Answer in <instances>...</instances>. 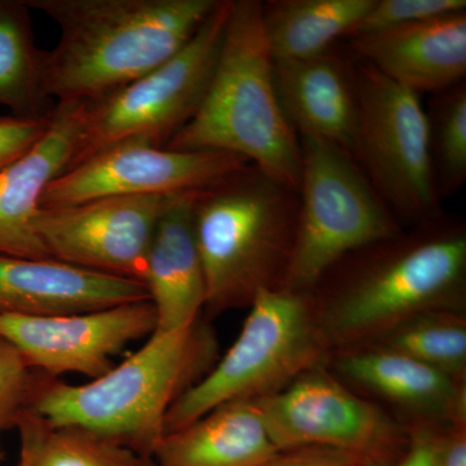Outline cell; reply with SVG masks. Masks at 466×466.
<instances>
[{"mask_svg": "<svg viewBox=\"0 0 466 466\" xmlns=\"http://www.w3.org/2000/svg\"><path fill=\"white\" fill-rule=\"evenodd\" d=\"M196 195L170 198L150 242L144 285L157 318L155 333L195 324L207 305V283L193 231Z\"/></svg>", "mask_w": 466, "mask_h": 466, "instance_id": "ac0fdd59", "label": "cell"}, {"mask_svg": "<svg viewBox=\"0 0 466 466\" xmlns=\"http://www.w3.org/2000/svg\"><path fill=\"white\" fill-rule=\"evenodd\" d=\"M231 0H218L198 33L170 60L112 94L84 103L72 164L124 142L167 143L191 121L210 84Z\"/></svg>", "mask_w": 466, "mask_h": 466, "instance_id": "9c48e42d", "label": "cell"}, {"mask_svg": "<svg viewBox=\"0 0 466 466\" xmlns=\"http://www.w3.org/2000/svg\"><path fill=\"white\" fill-rule=\"evenodd\" d=\"M366 465L359 460L327 449H299L283 451L262 466H354ZM370 466V465H368Z\"/></svg>", "mask_w": 466, "mask_h": 466, "instance_id": "f1b7e54d", "label": "cell"}, {"mask_svg": "<svg viewBox=\"0 0 466 466\" xmlns=\"http://www.w3.org/2000/svg\"><path fill=\"white\" fill-rule=\"evenodd\" d=\"M50 121L51 113L43 118L0 116V170L29 152L48 130Z\"/></svg>", "mask_w": 466, "mask_h": 466, "instance_id": "83f0119b", "label": "cell"}, {"mask_svg": "<svg viewBox=\"0 0 466 466\" xmlns=\"http://www.w3.org/2000/svg\"><path fill=\"white\" fill-rule=\"evenodd\" d=\"M348 41L352 56L417 95L465 82L466 11Z\"/></svg>", "mask_w": 466, "mask_h": 466, "instance_id": "9a60e30c", "label": "cell"}, {"mask_svg": "<svg viewBox=\"0 0 466 466\" xmlns=\"http://www.w3.org/2000/svg\"><path fill=\"white\" fill-rule=\"evenodd\" d=\"M357 118L350 156L395 219L421 226L443 216L420 95L352 56Z\"/></svg>", "mask_w": 466, "mask_h": 466, "instance_id": "ba28073f", "label": "cell"}, {"mask_svg": "<svg viewBox=\"0 0 466 466\" xmlns=\"http://www.w3.org/2000/svg\"><path fill=\"white\" fill-rule=\"evenodd\" d=\"M394 350L458 381L466 372V323L458 311L438 309L408 319L380 337Z\"/></svg>", "mask_w": 466, "mask_h": 466, "instance_id": "cb8c5ba5", "label": "cell"}, {"mask_svg": "<svg viewBox=\"0 0 466 466\" xmlns=\"http://www.w3.org/2000/svg\"><path fill=\"white\" fill-rule=\"evenodd\" d=\"M216 339L198 323L153 333L143 348L86 383L39 380L32 408L46 424L76 428L152 456L167 434L170 408L216 358Z\"/></svg>", "mask_w": 466, "mask_h": 466, "instance_id": "3957f363", "label": "cell"}, {"mask_svg": "<svg viewBox=\"0 0 466 466\" xmlns=\"http://www.w3.org/2000/svg\"><path fill=\"white\" fill-rule=\"evenodd\" d=\"M429 148L441 201L456 195L466 182V85L433 95L426 106Z\"/></svg>", "mask_w": 466, "mask_h": 466, "instance_id": "d4e9b609", "label": "cell"}, {"mask_svg": "<svg viewBox=\"0 0 466 466\" xmlns=\"http://www.w3.org/2000/svg\"><path fill=\"white\" fill-rule=\"evenodd\" d=\"M260 14L258 0H231L207 94L167 148L232 153L299 192V137L279 103Z\"/></svg>", "mask_w": 466, "mask_h": 466, "instance_id": "277c9868", "label": "cell"}, {"mask_svg": "<svg viewBox=\"0 0 466 466\" xmlns=\"http://www.w3.org/2000/svg\"><path fill=\"white\" fill-rule=\"evenodd\" d=\"M327 275L332 283L317 302L327 343L380 339L424 312L458 311L466 287L464 223L441 216L350 254Z\"/></svg>", "mask_w": 466, "mask_h": 466, "instance_id": "7a4b0ae2", "label": "cell"}, {"mask_svg": "<svg viewBox=\"0 0 466 466\" xmlns=\"http://www.w3.org/2000/svg\"><path fill=\"white\" fill-rule=\"evenodd\" d=\"M170 198L119 196L41 208L35 228L52 258L144 284L150 242Z\"/></svg>", "mask_w": 466, "mask_h": 466, "instance_id": "7c38bea8", "label": "cell"}, {"mask_svg": "<svg viewBox=\"0 0 466 466\" xmlns=\"http://www.w3.org/2000/svg\"><path fill=\"white\" fill-rule=\"evenodd\" d=\"M45 55L25 3L0 0V106L12 116L43 118L54 108L43 85Z\"/></svg>", "mask_w": 466, "mask_h": 466, "instance_id": "7402d4cb", "label": "cell"}, {"mask_svg": "<svg viewBox=\"0 0 466 466\" xmlns=\"http://www.w3.org/2000/svg\"><path fill=\"white\" fill-rule=\"evenodd\" d=\"M354 466H368V465H354Z\"/></svg>", "mask_w": 466, "mask_h": 466, "instance_id": "d6a6232c", "label": "cell"}, {"mask_svg": "<svg viewBox=\"0 0 466 466\" xmlns=\"http://www.w3.org/2000/svg\"><path fill=\"white\" fill-rule=\"evenodd\" d=\"M5 450L0 447V466H2L3 462H5Z\"/></svg>", "mask_w": 466, "mask_h": 466, "instance_id": "1f68e13d", "label": "cell"}, {"mask_svg": "<svg viewBox=\"0 0 466 466\" xmlns=\"http://www.w3.org/2000/svg\"><path fill=\"white\" fill-rule=\"evenodd\" d=\"M373 0H269L262 2V29L274 61L302 60L332 50L349 38Z\"/></svg>", "mask_w": 466, "mask_h": 466, "instance_id": "44dd1931", "label": "cell"}, {"mask_svg": "<svg viewBox=\"0 0 466 466\" xmlns=\"http://www.w3.org/2000/svg\"><path fill=\"white\" fill-rule=\"evenodd\" d=\"M240 334L225 357L170 408L167 434L223 404L280 390L318 366L327 348L311 293L269 288L257 293Z\"/></svg>", "mask_w": 466, "mask_h": 466, "instance_id": "8992f818", "label": "cell"}, {"mask_svg": "<svg viewBox=\"0 0 466 466\" xmlns=\"http://www.w3.org/2000/svg\"><path fill=\"white\" fill-rule=\"evenodd\" d=\"M18 466H156L152 456L84 429L54 428L32 410L17 424Z\"/></svg>", "mask_w": 466, "mask_h": 466, "instance_id": "603a6c76", "label": "cell"}, {"mask_svg": "<svg viewBox=\"0 0 466 466\" xmlns=\"http://www.w3.org/2000/svg\"><path fill=\"white\" fill-rule=\"evenodd\" d=\"M274 79L285 118L299 137L350 153L357 118L352 57L332 48L315 57L274 61Z\"/></svg>", "mask_w": 466, "mask_h": 466, "instance_id": "e0dca14e", "label": "cell"}, {"mask_svg": "<svg viewBox=\"0 0 466 466\" xmlns=\"http://www.w3.org/2000/svg\"><path fill=\"white\" fill-rule=\"evenodd\" d=\"M299 218V192L249 165L198 192L193 231L211 311L250 305L283 284Z\"/></svg>", "mask_w": 466, "mask_h": 466, "instance_id": "5b68a950", "label": "cell"}, {"mask_svg": "<svg viewBox=\"0 0 466 466\" xmlns=\"http://www.w3.org/2000/svg\"><path fill=\"white\" fill-rule=\"evenodd\" d=\"M462 11H466L465 0H373L350 36L386 32Z\"/></svg>", "mask_w": 466, "mask_h": 466, "instance_id": "4316f807", "label": "cell"}, {"mask_svg": "<svg viewBox=\"0 0 466 466\" xmlns=\"http://www.w3.org/2000/svg\"><path fill=\"white\" fill-rule=\"evenodd\" d=\"M156 325L155 308L143 299L63 317L0 315V339L51 379L81 375L95 380L112 370L113 358L126 346L152 336Z\"/></svg>", "mask_w": 466, "mask_h": 466, "instance_id": "4fadbf2b", "label": "cell"}, {"mask_svg": "<svg viewBox=\"0 0 466 466\" xmlns=\"http://www.w3.org/2000/svg\"><path fill=\"white\" fill-rule=\"evenodd\" d=\"M249 165L232 153L118 143L57 177L43 193L41 207H70L119 196L198 193Z\"/></svg>", "mask_w": 466, "mask_h": 466, "instance_id": "8fae6325", "label": "cell"}, {"mask_svg": "<svg viewBox=\"0 0 466 466\" xmlns=\"http://www.w3.org/2000/svg\"><path fill=\"white\" fill-rule=\"evenodd\" d=\"M337 368L345 379L398 406L434 419L465 424L461 381L388 348L346 352Z\"/></svg>", "mask_w": 466, "mask_h": 466, "instance_id": "ffe728a7", "label": "cell"}, {"mask_svg": "<svg viewBox=\"0 0 466 466\" xmlns=\"http://www.w3.org/2000/svg\"><path fill=\"white\" fill-rule=\"evenodd\" d=\"M438 437L431 429H419L397 461L389 466H434Z\"/></svg>", "mask_w": 466, "mask_h": 466, "instance_id": "f546056e", "label": "cell"}, {"mask_svg": "<svg viewBox=\"0 0 466 466\" xmlns=\"http://www.w3.org/2000/svg\"><path fill=\"white\" fill-rule=\"evenodd\" d=\"M84 103H56L50 126L29 152L0 170V256L52 258L35 222L46 188L75 156Z\"/></svg>", "mask_w": 466, "mask_h": 466, "instance_id": "5bb4252c", "label": "cell"}, {"mask_svg": "<svg viewBox=\"0 0 466 466\" xmlns=\"http://www.w3.org/2000/svg\"><path fill=\"white\" fill-rule=\"evenodd\" d=\"M57 24L43 85L56 103H87L152 72L184 48L218 0H23ZM55 103V104H56Z\"/></svg>", "mask_w": 466, "mask_h": 466, "instance_id": "6da1fadb", "label": "cell"}, {"mask_svg": "<svg viewBox=\"0 0 466 466\" xmlns=\"http://www.w3.org/2000/svg\"><path fill=\"white\" fill-rule=\"evenodd\" d=\"M38 382L21 352L0 339V434L17 428L32 408Z\"/></svg>", "mask_w": 466, "mask_h": 466, "instance_id": "484cf974", "label": "cell"}, {"mask_svg": "<svg viewBox=\"0 0 466 466\" xmlns=\"http://www.w3.org/2000/svg\"><path fill=\"white\" fill-rule=\"evenodd\" d=\"M254 403L280 452L333 450L370 466H385L401 452L390 417L317 367Z\"/></svg>", "mask_w": 466, "mask_h": 466, "instance_id": "30bf717a", "label": "cell"}, {"mask_svg": "<svg viewBox=\"0 0 466 466\" xmlns=\"http://www.w3.org/2000/svg\"><path fill=\"white\" fill-rule=\"evenodd\" d=\"M434 466H466L465 424L453 425L449 433L438 437Z\"/></svg>", "mask_w": 466, "mask_h": 466, "instance_id": "4dcf8cb0", "label": "cell"}, {"mask_svg": "<svg viewBox=\"0 0 466 466\" xmlns=\"http://www.w3.org/2000/svg\"><path fill=\"white\" fill-rule=\"evenodd\" d=\"M296 238L281 288L312 293L350 254L403 231L349 152L299 137Z\"/></svg>", "mask_w": 466, "mask_h": 466, "instance_id": "52a82bcc", "label": "cell"}, {"mask_svg": "<svg viewBox=\"0 0 466 466\" xmlns=\"http://www.w3.org/2000/svg\"><path fill=\"white\" fill-rule=\"evenodd\" d=\"M279 452L254 400H238L165 434L152 459L156 466H262Z\"/></svg>", "mask_w": 466, "mask_h": 466, "instance_id": "d6986e66", "label": "cell"}, {"mask_svg": "<svg viewBox=\"0 0 466 466\" xmlns=\"http://www.w3.org/2000/svg\"><path fill=\"white\" fill-rule=\"evenodd\" d=\"M149 299L146 285L61 262L0 256V315L48 318Z\"/></svg>", "mask_w": 466, "mask_h": 466, "instance_id": "2e32d148", "label": "cell"}]
</instances>
